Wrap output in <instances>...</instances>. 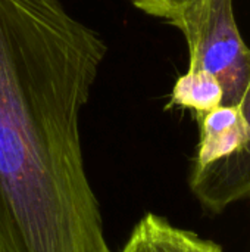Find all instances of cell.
I'll list each match as a JSON object with an SVG mask.
<instances>
[{
    "mask_svg": "<svg viewBox=\"0 0 250 252\" xmlns=\"http://www.w3.org/2000/svg\"><path fill=\"white\" fill-rule=\"evenodd\" d=\"M189 1L190 0H141L139 9L149 15L168 19L172 24Z\"/></svg>",
    "mask_w": 250,
    "mask_h": 252,
    "instance_id": "52a82bcc",
    "label": "cell"
},
{
    "mask_svg": "<svg viewBox=\"0 0 250 252\" xmlns=\"http://www.w3.org/2000/svg\"><path fill=\"white\" fill-rule=\"evenodd\" d=\"M133 1H134V4H136V6L139 7V6H140V1H141V0H133Z\"/></svg>",
    "mask_w": 250,
    "mask_h": 252,
    "instance_id": "ba28073f",
    "label": "cell"
},
{
    "mask_svg": "<svg viewBox=\"0 0 250 252\" xmlns=\"http://www.w3.org/2000/svg\"><path fill=\"white\" fill-rule=\"evenodd\" d=\"M200 139L193 168H203L209 164L236 154L246 142L248 133L239 106L221 105L206 114L197 115Z\"/></svg>",
    "mask_w": 250,
    "mask_h": 252,
    "instance_id": "5b68a950",
    "label": "cell"
},
{
    "mask_svg": "<svg viewBox=\"0 0 250 252\" xmlns=\"http://www.w3.org/2000/svg\"><path fill=\"white\" fill-rule=\"evenodd\" d=\"M237 106L248 133L245 145L228 158L190 173L192 193L205 210L214 214L250 198V81Z\"/></svg>",
    "mask_w": 250,
    "mask_h": 252,
    "instance_id": "3957f363",
    "label": "cell"
},
{
    "mask_svg": "<svg viewBox=\"0 0 250 252\" xmlns=\"http://www.w3.org/2000/svg\"><path fill=\"white\" fill-rule=\"evenodd\" d=\"M172 25L187 40L189 68L220 81L222 105H239L250 81V49L237 30L233 0H190Z\"/></svg>",
    "mask_w": 250,
    "mask_h": 252,
    "instance_id": "7a4b0ae2",
    "label": "cell"
},
{
    "mask_svg": "<svg viewBox=\"0 0 250 252\" xmlns=\"http://www.w3.org/2000/svg\"><path fill=\"white\" fill-rule=\"evenodd\" d=\"M119 252H224L221 245L172 224L155 213L144 214Z\"/></svg>",
    "mask_w": 250,
    "mask_h": 252,
    "instance_id": "277c9868",
    "label": "cell"
},
{
    "mask_svg": "<svg viewBox=\"0 0 250 252\" xmlns=\"http://www.w3.org/2000/svg\"><path fill=\"white\" fill-rule=\"evenodd\" d=\"M224 92L220 81L203 69H190L178 77L171 92L167 108L192 109L197 115L206 114L222 105Z\"/></svg>",
    "mask_w": 250,
    "mask_h": 252,
    "instance_id": "8992f818",
    "label": "cell"
},
{
    "mask_svg": "<svg viewBox=\"0 0 250 252\" xmlns=\"http://www.w3.org/2000/svg\"><path fill=\"white\" fill-rule=\"evenodd\" d=\"M106 52L59 0H0V252H112L80 136Z\"/></svg>",
    "mask_w": 250,
    "mask_h": 252,
    "instance_id": "6da1fadb",
    "label": "cell"
}]
</instances>
